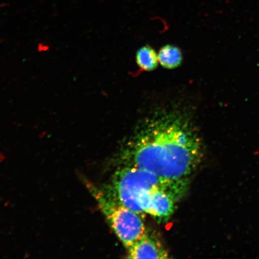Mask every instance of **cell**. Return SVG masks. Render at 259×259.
Here are the masks:
<instances>
[{
  "label": "cell",
  "instance_id": "obj_1",
  "mask_svg": "<svg viewBox=\"0 0 259 259\" xmlns=\"http://www.w3.org/2000/svg\"><path fill=\"white\" fill-rule=\"evenodd\" d=\"M124 166L166 179L187 180L201 163V139L192 121L178 110H161L136 130L123 153Z\"/></svg>",
  "mask_w": 259,
  "mask_h": 259
},
{
  "label": "cell",
  "instance_id": "obj_2",
  "mask_svg": "<svg viewBox=\"0 0 259 259\" xmlns=\"http://www.w3.org/2000/svg\"><path fill=\"white\" fill-rule=\"evenodd\" d=\"M187 180L166 179L140 168L124 166L113 177L111 194L138 214L139 200L150 191L158 188L187 187Z\"/></svg>",
  "mask_w": 259,
  "mask_h": 259
},
{
  "label": "cell",
  "instance_id": "obj_3",
  "mask_svg": "<svg viewBox=\"0 0 259 259\" xmlns=\"http://www.w3.org/2000/svg\"><path fill=\"white\" fill-rule=\"evenodd\" d=\"M93 192L109 225L125 248L147 232L140 215L119 203L112 194L96 189Z\"/></svg>",
  "mask_w": 259,
  "mask_h": 259
},
{
  "label": "cell",
  "instance_id": "obj_4",
  "mask_svg": "<svg viewBox=\"0 0 259 259\" xmlns=\"http://www.w3.org/2000/svg\"><path fill=\"white\" fill-rule=\"evenodd\" d=\"M127 249L130 258H167L169 254L153 236L147 232Z\"/></svg>",
  "mask_w": 259,
  "mask_h": 259
},
{
  "label": "cell",
  "instance_id": "obj_5",
  "mask_svg": "<svg viewBox=\"0 0 259 259\" xmlns=\"http://www.w3.org/2000/svg\"><path fill=\"white\" fill-rule=\"evenodd\" d=\"M158 61L164 68L173 69L179 67L182 63V53L179 48L167 45L161 49L158 54Z\"/></svg>",
  "mask_w": 259,
  "mask_h": 259
},
{
  "label": "cell",
  "instance_id": "obj_6",
  "mask_svg": "<svg viewBox=\"0 0 259 259\" xmlns=\"http://www.w3.org/2000/svg\"><path fill=\"white\" fill-rule=\"evenodd\" d=\"M136 58L138 66L147 72L156 69L159 63L158 55L153 48L150 46H145L139 49Z\"/></svg>",
  "mask_w": 259,
  "mask_h": 259
}]
</instances>
